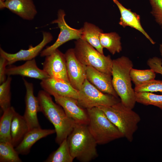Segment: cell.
Returning <instances> with one entry per match:
<instances>
[{
  "label": "cell",
  "instance_id": "1",
  "mask_svg": "<svg viewBox=\"0 0 162 162\" xmlns=\"http://www.w3.org/2000/svg\"><path fill=\"white\" fill-rule=\"evenodd\" d=\"M50 95L44 90H41L37 97L40 112L54 126L56 134L55 141L59 145L67 138L76 124L68 117L62 107L53 102Z\"/></svg>",
  "mask_w": 162,
  "mask_h": 162
},
{
  "label": "cell",
  "instance_id": "2",
  "mask_svg": "<svg viewBox=\"0 0 162 162\" xmlns=\"http://www.w3.org/2000/svg\"><path fill=\"white\" fill-rule=\"evenodd\" d=\"M133 67V62L127 57L122 56L113 60L112 76L113 87L122 104L132 109L136 102V93L132 87L130 76Z\"/></svg>",
  "mask_w": 162,
  "mask_h": 162
},
{
  "label": "cell",
  "instance_id": "3",
  "mask_svg": "<svg viewBox=\"0 0 162 162\" xmlns=\"http://www.w3.org/2000/svg\"><path fill=\"white\" fill-rule=\"evenodd\" d=\"M67 140L74 159L82 162H88L98 156V144L87 125L76 124Z\"/></svg>",
  "mask_w": 162,
  "mask_h": 162
},
{
  "label": "cell",
  "instance_id": "4",
  "mask_svg": "<svg viewBox=\"0 0 162 162\" xmlns=\"http://www.w3.org/2000/svg\"><path fill=\"white\" fill-rule=\"evenodd\" d=\"M98 107L118 128L124 137L129 142H132L141 120L139 115L133 109L125 106L121 101L112 106Z\"/></svg>",
  "mask_w": 162,
  "mask_h": 162
},
{
  "label": "cell",
  "instance_id": "5",
  "mask_svg": "<svg viewBox=\"0 0 162 162\" xmlns=\"http://www.w3.org/2000/svg\"><path fill=\"white\" fill-rule=\"evenodd\" d=\"M86 110L89 117L88 127L98 144H105L124 137L99 108L94 107Z\"/></svg>",
  "mask_w": 162,
  "mask_h": 162
},
{
  "label": "cell",
  "instance_id": "6",
  "mask_svg": "<svg viewBox=\"0 0 162 162\" xmlns=\"http://www.w3.org/2000/svg\"><path fill=\"white\" fill-rule=\"evenodd\" d=\"M74 50L76 57L82 64L112 75L113 60L110 55L101 53L81 38L76 40Z\"/></svg>",
  "mask_w": 162,
  "mask_h": 162
},
{
  "label": "cell",
  "instance_id": "7",
  "mask_svg": "<svg viewBox=\"0 0 162 162\" xmlns=\"http://www.w3.org/2000/svg\"><path fill=\"white\" fill-rule=\"evenodd\" d=\"M78 105L86 109L100 106H110L121 101L111 95L104 93L96 88L86 79L78 90Z\"/></svg>",
  "mask_w": 162,
  "mask_h": 162
},
{
  "label": "cell",
  "instance_id": "8",
  "mask_svg": "<svg viewBox=\"0 0 162 162\" xmlns=\"http://www.w3.org/2000/svg\"><path fill=\"white\" fill-rule=\"evenodd\" d=\"M64 11L59 9L57 14L58 17L53 20L52 23H56L60 29V32L55 42L52 45L47 47L40 53L41 57L48 56L54 52L60 46L70 40H77L81 38V28L79 29L73 28L69 26L66 22L64 17Z\"/></svg>",
  "mask_w": 162,
  "mask_h": 162
},
{
  "label": "cell",
  "instance_id": "9",
  "mask_svg": "<svg viewBox=\"0 0 162 162\" xmlns=\"http://www.w3.org/2000/svg\"><path fill=\"white\" fill-rule=\"evenodd\" d=\"M64 54L69 82L74 88L78 91L86 79L87 66L76 58L74 48L68 49Z\"/></svg>",
  "mask_w": 162,
  "mask_h": 162
},
{
  "label": "cell",
  "instance_id": "10",
  "mask_svg": "<svg viewBox=\"0 0 162 162\" xmlns=\"http://www.w3.org/2000/svg\"><path fill=\"white\" fill-rule=\"evenodd\" d=\"M42 65L43 69L50 77L62 80L70 83L65 54L58 49L45 56Z\"/></svg>",
  "mask_w": 162,
  "mask_h": 162
},
{
  "label": "cell",
  "instance_id": "11",
  "mask_svg": "<svg viewBox=\"0 0 162 162\" xmlns=\"http://www.w3.org/2000/svg\"><path fill=\"white\" fill-rule=\"evenodd\" d=\"M42 33V40L35 46H30L27 50L21 49L15 53H8L0 47V56L7 60L8 65H10L17 61H27L34 58L41 52L44 46L53 39L52 35L50 32H43Z\"/></svg>",
  "mask_w": 162,
  "mask_h": 162
},
{
  "label": "cell",
  "instance_id": "12",
  "mask_svg": "<svg viewBox=\"0 0 162 162\" xmlns=\"http://www.w3.org/2000/svg\"><path fill=\"white\" fill-rule=\"evenodd\" d=\"M26 89L25 97V110L23 116L29 127L30 130L41 128L38 118V113L40 107L37 97L34 93L33 84L23 78Z\"/></svg>",
  "mask_w": 162,
  "mask_h": 162
},
{
  "label": "cell",
  "instance_id": "13",
  "mask_svg": "<svg viewBox=\"0 0 162 162\" xmlns=\"http://www.w3.org/2000/svg\"><path fill=\"white\" fill-rule=\"evenodd\" d=\"M53 97L56 103L62 107L68 117L76 124H88L89 117L87 110L79 106L77 99L68 97Z\"/></svg>",
  "mask_w": 162,
  "mask_h": 162
},
{
  "label": "cell",
  "instance_id": "14",
  "mask_svg": "<svg viewBox=\"0 0 162 162\" xmlns=\"http://www.w3.org/2000/svg\"><path fill=\"white\" fill-rule=\"evenodd\" d=\"M40 85L43 89L50 95L68 97L77 100L78 91L64 80L49 77L42 80Z\"/></svg>",
  "mask_w": 162,
  "mask_h": 162
},
{
  "label": "cell",
  "instance_id": "15",
  "mask_svg": "<svg viewBox=\"0 0 162 162\" xmlns=\"http://www.w3.org/2000/svg\"><path fill=\"white\" fill-rule=\"evenodd\" d=\"M111 76L92 67L87 66L86 79L88 81L101 92L118 98L113 86Z\"/></svg>",
  "mask_w": 162,
  "mask_h": 162
},
{
  "label": "cell",
  "instance_id": "16",
  "mask_svg": "<svg viewBox=\"0 0 162 162\" xmlns=\"http://www.w3.org/2000/svg\"><path fill=\"white\" fill-rule=\"evenodd\" d=\"M1 9L7 8L22 19L33 20L37 13L33 0H6L0 2Z\"/></svg>",
  "mask_w": 162,
  "mask_h": 162
},
{
  "label": "cell",
  "instance_id": "17",
  "mask_svg": "<svg viewBox=\"0 0 162 162\" xmlns=\"http://www.w3.org/2000/svg\"><path fill=\"white\" fill-rule=\"evenodd\" d=\"M6 74L8 76L19 75L41 80L50 77L43 69L38 68L34 58L27 61L21 65L12 66L8 68Z\"/></svg>",
  "mask_w": 162,
  "mask_h": 162
},
{
  "label": "cell",
  "instance_id": "18",
  "mask_svg": "<svg viewBox=\"0 0 162 162\" xmlns=\"http://www.w3.org/2000/svg\"><path fill=\"white\" fill-rule=\"evenodd\" d=\"M112 1L118 7L120 13L121 17L119 24L124 28L129 26L138 30L142 33L152 44H154L155 42L142 27L140 16L124 7L118 0Z\"/></svg>",
  "mask_w": 162,
  "mask_h": 162
},
{
  "label": "cell",
  "instance_id": "19",
  "mask_svg": "<svg viewBox=\"0 0 162 162\" xmlns=\"http://www.w3.org/2000/svg\"><path fill=\"white\" fill-rule=\"evenodd\" d=\"M55 133V129H42L41 128L30 130L15 149L19 154H27L32 146L38 140Z\"/></svg>",
  "mask_w": 162,
  "mask_h": 162
},
{
  "label": "cell",
  "instance_id": "20",
  "mask_svg": "<svg viewBox=\"0 0 162 162\" xmlns=\"http://www.w3.org/2000/svg\"><path fill=\"white\" fill-rule=\"evenodd\" d=\"M29 130L23 116L16 112L12 119L10 131L11 143L15 148L21 142Z\"/></svg>",
  "mask_w": 162,
  "mask_h": 162
},
{
  "label": "cell",
  "instance_id": "21",
  "mask_svg": "<svg viewBox=\"0 0 162 162\" xmlns=\"http://www.w3.org/2000/svg\"><path fill=\"white\" fill-rule=\"evenodd\" d=\"M81 39L86 41L101 54H104L103 48L101 46L99 39L103 30L97 26L87 22H84L81 28Z\"/></svg>",
  "mask_w": 162,
  "mask_h": 162
},
{
  "label": "cell",
  "instance_id": "22",
  "mask_svg": "<svg viewBox=\"0 0 162 162\" xmlns=\"http://www.w3.org/2000/svg\"><path fill=\"white\" fill-rule=\"evenodd\" d=\"M16 112L14 107L11 106L3 112L0 119V142L11 143V128Z\"/></svg>",
  "mask_w": 162,
  "mask_h": 162
},
{
  "label": "cell",
  "instance_id": "23",
  "mask_svg": "<svg viewBox=\"0 0 162 162\" xmlns=\"http://www.w3.org/2000/svg\"><path fill=\"white\" fill-rule=\"evenodd\" d=\"M99 39L102 47L106 49L112 55L122 50L121 38L116 33L102 32L100 34Z\"/></svg>",
  "mask_w": 162,
  "mask_h": 162
},
{
  "label": "cell",
  "instance_id": "24",
  "mask_svg": "<svg viewBox=\"0 0 162 162\" xmlns=\"http://www.w3.org/2000/svg\"><path fill=\"white\" fill-rule=\"evenodd\" d=\"M74 159L70 152L67 139L59 145L57 149L52 152L44 162H72Z\"/></svg>",
  "mask_w": 162,
  "mask_h": 162
},
{
  "label": "cell",
  "instance_id": "25",
  "mask_svg": "<svg viewBox=\"0 0 162 162\" xmlns=\"http://www.w3.org/2000/svg\"><path fill=\"white\" fill-rule=\"evenodd\" d=\"M131 80L137 87L155 79L156 73L152 69L138 70L132 68L130 71Z\"/></svg>",
  "mask_w": 162,
  "mask_h": 162
},
{
  "label": "cell",
  "instance_id": "26",
  "mask_svg": "<svg viewBox=\"0 0 162 162\" xmlns=\"http://www.w3.org/2000/svg\"><path fill=\"white\" fill-rule=\"evenodd\" d=\"M14 148L10 142H0V162H22Z\"/></svg>",
  "mask_w": 162,
  "mask_h": 162
},
{
  "label": "cell",
  "instance_id": "27",
  "mask_svg": "<svg viewBox=\"0 0 162 162\" xmlns=\"http://www.w3.org/2000/svg\"><path fill=\"white\" fill-rule=\"evenodd\" d=\"M136 102L145 105H151L162 110V94L148 92L136 93Z\"/></svg>",
  "mask_w": 162,
  "mask_h": 162
},
{
  "label": "cell",
  "instance_id": "28",
  "mask_svg": "<svg viewBox=\"0 0 162 162\" xmlns=\"http://www.w3.org/2000/svg\"><path fill=\"white\" fill-rule=\"evenodd\" d=\"M11 77L8 76L6 81L0 85V106L3 112L11 106Z\"/></svg>",
  "mask_w": 162,
  "mask_h": 162
},
{
  "label": "cell",
  "instance_id": "29",
  "mask_svg": "<svg viewBox=\"0 0 162 162\" xmlns=\"http://www.w3.org/2000/svg\"><path fill=\"white\" fill-rule=\"evenodd\" d=\"M134 90L135 93L162 92V80L154 79L140 86L135 87Z\"/></svg>",
  "mask_w": 162,
  "mask_h": 162
},
{
  "label": "cell",
  "instance_id": "30",
  "mask_svg": "<svg viewBox=\"0 0 162 162\" xmlns=\"http://www.w3.org/2000/svg\"><path fill=\"white\" fill-rule=\"evenodd\" d=\"M152 7L151 13L159 24H162V0H149Z\"/></svg>",
  "mask_w": 162,
  "mask_h": 162
},
{
  "label": "cell",
  "instance_id": "31",
  "mask_svg": "<svg viewBox=\"0 0 162 162\" xmlns=\"http://www.w3.org/2000/svg\"><path fill=\"white\" fill-rule=\"evenodd\" d=\"M150 68L152 69L156 73L162 76V60L157 57L149 58L147 62Z\"/></svg>",
  "mask_w": 162,
  "mask_h": 162
},
{
  "label": "cell",
  "instance_id": "32",
  "mask_svg": "<svg viewBox=\"0 0 162 162\" xmlns=\"http://www.w3.org/2000/svg\"><path fill=\"white\" fill-rule=\"evenodd\" d=\"M8 65L7 60L2 56L0 57V84L4 82L7 79L6 66Z\"/></svg>",
  "mask_w": 162,
  "mask_h": 162
},
{
  "label": "cell",
  "instance_id": "33",
  "mask_svg": "<svg viewBox=\"0 0 162 162\" xmlns=\"http://www.w3.org/2000/svg\"><path fill=\"white\" fill-rule=\"evenodd\" d=\"M159 50L160 53L162 57V43L160 45Z\"/></svg>",
  "mask_w": 162,
  "mask_h": 162
},
{
  "label": "cell",
  "instance_id": "34",
  "mask_svg": "<svg viewBox=\"0 0 162 162\" xmlns=\"http://www.w3.org/2000/svg\"><path fill=\"white\" fill-rule=\"evenodd\" d=\"M6 0H0V2H3Z\"/></svg>",
  "mask_w": 162,
  "mask_h": 162
},
{
  "label": "cell",
  "instance_id": "35",
  "mask_svg": "<svg viewBox=\"0 0 162 162\" xmlns=\"http://www.w3.org/2000/svg\"><path fill=\"white\" fill-rule=\"evenodd\" d=\"M161 28H162V24L161 25Z\"/></svg>",
  "mask_w": 162,
  "mask_h": 162
}]
</instances>
